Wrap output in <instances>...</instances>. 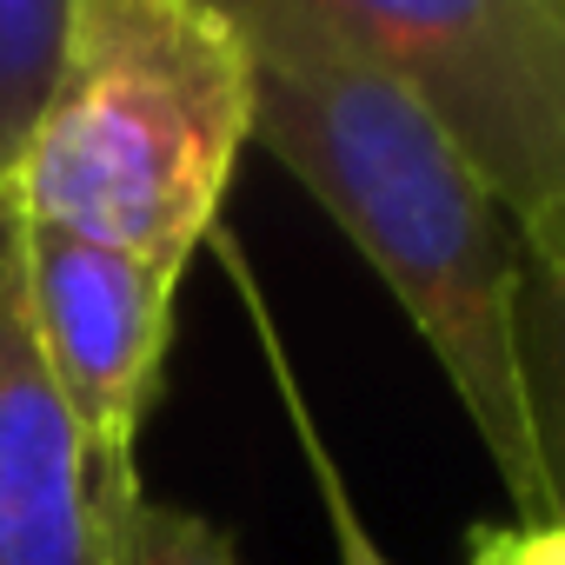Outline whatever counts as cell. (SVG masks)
<instances>
[{
	"instance_id": "cell-8",
	"label": "cell",
	"mask_w": 565,
	"mask_h": 565,
	"mask_svg": "<svg viewBox=\"0 0 565 565\" xmlns=\"http://www.w3.org/2000/svg\"><path fill=\"white\" fill-rule=\"evenodd\" d=\"M74 0H0V186L21 180L34 127L67 61Z\"/></svg>"
},
{
	"instance_id": "cell-7",
	"label": "cell",
	"mask_w": 565,
	"mask_h": 565,
	"mask_svg": "<svg viewBox=\"0 0 565 565\" xmlns=\"http://www.w3.org/2000/svg\"><path fill=\"white\" fill-rule=\"evenodd\" d=\"M519 393L532 419L545 519H565V259L525 266L519 279Z\"/></svg>"
},
{
	"instance_id": "cell-9",
	"label": "cell",
	"mask_w": 565,
	"mask_h": 565,
	"mask_svg": "<svg viewBox=\"0 0 565 565\" xmlns=\"http://www.w3.org/2000/svg\"><path fill=\"white\" fill-rule=\"evenodd\" d=\"M100 545H107V565H239L233 532L220 519L153 499L147 486L100 505Z\"/></svg>"
},
{
	"instance_id": "cell-2",
	"label": "cell",
	"mask_w": 565,
	"mask_h": 565,
	"mask_svg": "<svg viewBox=\"0 0 565 565\" xmlns=\"http://www.w3.org/2000/svg\"><path fill=\"white\" fill-rule=\"evenodd\" d=\"M253 140V54L233 8L74 0L67 61L21 160L34 226L186 273Z\"/></svg>"
},
{
	"instance_id": "cell-4",
	"label": "cell",
	"mask_w": 565,
	"mask_h": 565,
	"mask_svg": "<svg viewBox=\"0 0 565 565\" xmlns=\"http://www.w3.org/2000/svg\"><path fill=\"white\" fill-rule=\"evenodd\" d=\"M28 220V213H21ZM180 273L120 246L74 239L28 220V300L47 373L81 426L94 466V505L140 492V426L167 380Z\"/></svg>"
},
{
	"instance_id": "cell-1",
	"label": "cell",
	"mask_w": 565,
	"mask_h": 565,
	"mask_svg": "<svg viewBox=\"0 0 565 565\" xmlns=\"http://www.w3.org/2000/svg\"><path fill=\"white\" fill-rule=\"evenodd\" d=\"M253 54V140L360 246L459 393L519 525L545 519L519 393V239L459 167L426 107L347 41L320 0H239Z\"/></svg>"
},
{
	"instance_id": "cell-3",
	"label": "cell",
	"mask_w": 565,
	"mask_h": 565,
	"mask_svg": "<svg viewBox=\"0 0 565 565\" xmlns=\"http://www.w3.org/2000/svg\"><path fill=\"white\" fill-rule=\"evenodd\" d=\"M446 134L525 266L565 259V0H320Z\"/></svg>"
},
{
	"instance_id": "cell-6",
	"label": "cell",
	"mask_w": 565,
	"mask_h": 565,
	"mask_svg": "<svg viewBox=\"0 0 565 565\" xmlns=\"http://www.w3.org/2000/svg\"><path fill=\"white\" fill-rule=\"evenodd\" d=\"M213 246H220L226 279H233V294H239V307H246V320H253V340H259V353H266L273 393H279V406H287V419H294V439H300V459H307V472H313L320 512H327V525H333V552H340V565H393V558L380 552V539L366 532V519H360V505H353V492H347V472H340L333 446L320 439V419H313V406H307V393H300V380H294V360H287V347H279L273 307H266V294H259V279H253L246 253H239L233 233H220V226H213Z\"/></svg>"
},
{
	"instance_id": "cell-5",
	"label": "cell",
	"mask_w": 565,
	"mask_h": 565,
	"mask_svg": "<svg viewBox=\"0 0 565 565\" xmlns=\"http://www.w3.org/2000/svg\"><path fill=\"white\" fill-rule=\"evenodd\" d=\"M0 565H107L94 466L34 333L14 186H0Z\"/></svg>"
},
{
	"instance_id": "cell-10",
	"label": "cell",
	"mask_w": 565,
	"mask_h": 565,
	"mask_svg": "<svg viewBox=\"0 0 565 565\" xmlns=\"http://www.w3.org/2000/svg\"><path fill=\"white\" fill-rule=\"evenodd\" d=\"M466 565H565V519H545V525H472Z\"/></svg>"
}]
</instances>
